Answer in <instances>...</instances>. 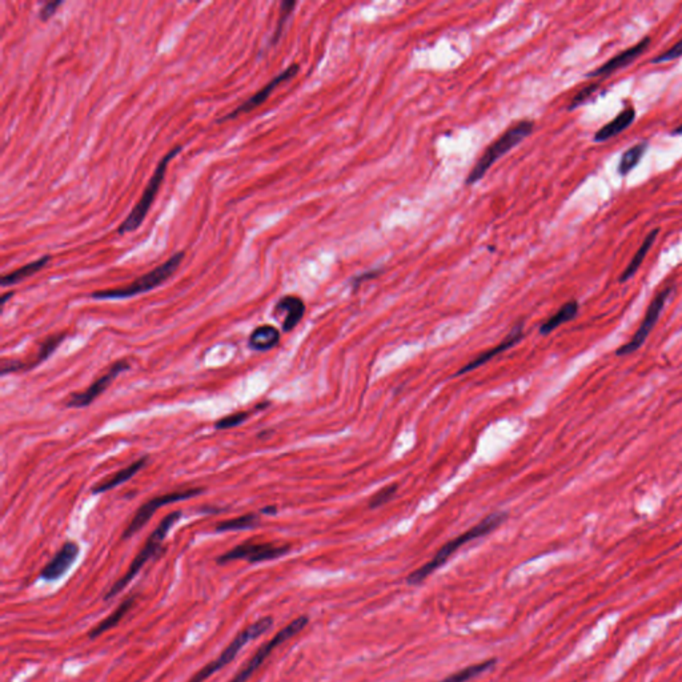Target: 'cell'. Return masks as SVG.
<instances>
[{"instance_id": "obj_1", "label": "cell", "mask_w": 682, "mask_h": 682, "mask_svg": "<svg viewBox=\"0 0 682 682\" xmlns=\"http://www.w3.org/2000/svg\"><path fill=\"white\" fill-rule=\"evenodd\" d=\"M507 516L508 515L504 513V512H495V513L486 516V519H483L478 524H476L469 531L464 532L463 534H460L456 539L451 540L449 543L441 546L439 552L435 555V557L430 561L424 564L423 567L416 569L415 572H412L406 577V582L409 585H420L429 576H432L437 569L442 567L461 546L474 541V540H477L480 537H484L486 534L493 532L495 529H498V527L507 520Z\"/></svg>"}, {"instance_id": "obj_2", "label": "cell", "mask_w": 682, "mask_h": 682, "mask_svg": "<svg viewBox=\"0 0 682 682\" xmlns=\"http://www.w3.org/2000/svg\"><path fill=\"white\" fill-rule=\"evenodd\" d=\"M534 131V122L524 119L515 123L498 136L489 147H486L484 153L480 156L478 162L476 163L469 175L466 176L465 184L474 185L480 182L489 168L498 162L501 156L508 153L509 151L519 146L528 136H531Z\"/></svg>"}, {"instance_id": "obj_3", "label": "cell", "mask_w": 682, "mask_h": 682, "mask_svg": "<svg viewBox=\"0 0 682 682\" xmlns=\"http://www.w3.org/2000/svg\"><path fill=\"white\" fill-rule=\"evenodd\" d=\"M183 259H184V252H177L174 256H171L165 263H163L162 266H156L155 269L136 278L126 287L96 290L91 295V298L96 300H122V299H129L141 293H146L162 286L164 281L171 278L182 264Z\"/></svg>"}, {"instance_id": "obj_4", "label": "cell", "mask_w": 682, "mask_h": 682, "mask_svg": "<svg viewBox=\"0 0 682 682\" xmlns=\"http://www.w3.org/2000/svg\"><path fill=\"white\" fill-rule=\"evenodd\" d=\"M180 517H182V512H180V510H176V512H172V513L167 515V516L163 519L162 522L158 525V528H156L153 532L151 533L148 540L146 541L144 546L141 548V551H140L139 553L136 555V557L134 558V561L131 563V565L128 568L126 575L120 578V580H117L115 584H114V587L110 589V592L105 593V601L112 600L120 592L126 589L128 584H129L134 578L136 577V575L141 570V568L144 567L152 557L159 555L160 551H162L163 543H164L167 534L171 531V528L174 527L175 524L180 520Z\"/></svg>"}, {"instance_id": "obj_5", "label": "cell", "mask_w": 682, "mask_h": 682, "mask_svg": "<svg viewBox=\"0 0 682 682\" xmlns=\"http://www.w3.org/2000/svg\"><path fill=\"white\" fill-rule=\"evenodd\" d=\"M272 625H274L272 617H263L254 624L247 626L237 636L232 640L231 644L225 647L216 659L211 661L204 668H201L188 682L206 681L212 674H215L216 671L223 669L224 666H227L231 661H233L245 644H248L252 640H256L257 637L263 636L266 630H269L272 628Z\"/></svg>"}, {"instance_id": "obj_6", "label": "cell", "mask_w": 682, "mask_h": 682, "mask_svg": "<svg viewBox=\"0 0 682 682\" xmlns=\"http://www.w3.org/2000/svg\"><path fill=\"white\" fill-rule=\"evenodd\" d=\"M182 151V147L177 146L175 147L174 150L170 151L164 158H163L160 163L158 164L155 172L152 175L151 177L150 183L146 187L143 195L140 197L139 201L136 203V206L134 207V209L131 211V213L128 215L126 220L120 224V227L117 228V233L119 235H126V233H129V232H134L135 230H138L141 223L146 219L148 211H150L151 206L155 200V197L158 195V191L160 188V185L163 183V179H164V175H165V171H167V167L170 162L174 159L175 156Z\"/></svg>"}, {"instance_id": "obj_7", "label": "cell", "mask_w": 682, "mask_h": 682, "mask_svg": "<svg viewBox=\"0 0 682 682\" xmlns=\"http://www.w3.org/2000/svg\"><path fill=\"white\" fill-rule=\"evenodd\" d=\"M308 623H310L308 616H300V617H298L296 620H293L292 623H289L286 628H283V629L278 632V635H275L268 642L263 644L261 647H259V649L256 650V653L252 656V659H249V661L244 665L243 668L235 674V677L231 678L228 682L248 681V680L254 676V673H256V671L264 664V661L271 656V653H272L276 647H280L281 644H284L286 641L290 640L292 637L299 635L301 630L308 625Z\"/></svg>"}, {"instance_id": "obj_8", "label": "cell", "mask_w": 682, "mask_h": 682, "mask_svg": "<svg viewBox=\"0 0 682 682\" xmlns=\"http://www.w3.org/2000/svg\"><path fill=\"white\" fill-rule=\"evenodd\" d=\"M673 289H674L673 287H666V288L661 289L659 293L653 298V300L649 304L647 313H645L642 322L640 324V327L637 328V331L635 332L633 337H632L628 343H625V344H623L621 347L616 351V355H617V356L624 358V356H628V355H632V353H635L636 351H638L640 348L644 346V343L647 341V337L650 335V332L653 331V328L656 327V324L659 323V316H661V313H662L665 305H666V301L669 300Z\"/></svg>"}, {"instance_id": "obj_9", "label": "cell", "mask_w": 682, "mask_h": 682, "mask_svg": "<svg viewBox=\"0 0 682 682\" xmlns=\"http://www.w3.org/2000/svg\"><path fill=\"white\" fill-rule=\"evenodd\" d=\"M201 492H204V489H201V488H191V489H183V490H175V492H170V493H164V495L156 496V498H151L148 501H146V502L136 510L135 516L132 517V520L128 524L126 531L123 533V539H124V540L131 539L135 533H138L140 529H143V527L151 520V517L155 515V512H156L158 509L163 508V507H165V505H170V504H174V502H177V501H183V500H188V498H196Z\"/></svg>"}, {"instance_id": "obj_10", "label": "cell", "mask_w": 682, "mask_h": 682, "mask_svg": "<svg viewBox=\"0 0 682 682\" xmlns=\"http://www.w3.org/2000/svg\"><path fill=\"white\" fill-rule=\"evenodd\" d=\"M290 551L288 545H276L272 543H254V541H245L240 543L231 551L223 553L216 558V563L223 565L236 560H245L251 564L256 563H263V561H271L276 560L283 555H287Z\"/></svg>"}, {"instance_id": "obj_11", "label": "cell", "mask_w": 682, "mask_h": 682, "mask_svg": "<svg viewBox=\"0 0 682 682\" xmlns=\"http://www.w3.org/2000/svg\"><path fill=\"white\" fill-rule=\"evenodd\" d=\"M129 367H131V364L127 359L116 361L107 370L105 373H103L99 379H96L87 389L71 394L66 405L69 408H86V406L93 404V401L100 394H105V391L110 388V385L115 382L117 376L120 373L129 370Z\"/></svg>"}, {"instance_id": "obj_12", "label": "cell", "mask_w": 682, "mask_h": 682, "mask_svg": "<svg viewBox=\"0 0 682 682\" xmlns=\"http://www.w3.org/2000/svg\"><path fill=\"white\" fill-rule=\"evenodd\" d=\"M299 71H300V66H299V64H296V63L290 64L288 69H286L283 72H280L278 76H275V78L269 81L266 86H264L259 93H254V96H251L247 102H244L243 105L236 107L232 112H230L228 115L223 116L218 122L221 123V122H227V120L236 119L237 116L242 115V114H247V112L252 111L254 108H257L259 105H263L266 99L269 98V95L275 91V88H276L278 86H280V84L284 83V81L292 79L293 76H296Z\"/></svg>"}, {"instance_id": "obj_13", "label": "cell", "mask_w": 682, "mask_h": 682, "mask_svg": "<svg viewBox=\"0 0 682 682\" xmlns=\"http://www.w3.org/2000/svg\"><path fill=\"white\" fill-rule=\"evenodd\" d=\"M67 337L66 334H55V335L48 336L46 340L37 348L35 356L30 361H22V360H3L1 363V375L6 376L8 373H16V372H24V370H34L39 364L46 361L57 349L60 343Z\"/></svg>"}, {"instance_id": "obj_14", "label": "cell", "mask_w": 682, "mask_h": 682, "mask_svg": "<svg viewBox=\"0 0 682 682\" xmlns=\"http://www.w3.org/2000/svg\"><path fill=\"white\" fill-rule=\"evenodd\" d=\"M652 43L650 36L642 37L635 46L629 47L616 57L605 61L602 66L596 70L590 71L587 74V78H600V76H611L616 71L623 70L625 67L630 66L635 60L644 55L649 46Z\"/></svg>"}, {"instance_id": "obj_15", "label": "cell", "mask_w": 682, "mask_h": 682, "mask_svg": "<svg viewBox=\"0 0 682 682\" xmlns=\"http://www.w3.org/2000/svg\"><path fill=\"white\" fill-rule=\"evenodd\" d=\"M79 555V545L74 541L64 543L54 558L42 569L40 577L46 581H57L63 577Z\"/></svg>"}, {"instance_id": "obj_16", "label": "cell", "mask_w": 682, "mask_h": 682, "mask_svg": "<svg viewBox=\"0 0 682 682\" xmlns=\"http://www.w3.org/2000/svg\"><path fill=\"white\" fill-rule=\"evenodd\" d=\"M522 329H524L522 324L520 323L517 324V325H515V328H513V329L509 332L508 335H507V337H505V339H504V340H502L500 344H498L496 347L488 349V351H486V352H483L481 355L476 356V358H474L471 363H468L465 367H463L461 370L457 372V376H459V375H464V373H468V372H471V370L480 368L481 365H484V364L488 363V361H490V360L493 359V358H496V356H498L500 353H502V352L508 351V349H510V348L515 347L516 344H519L521 340H522V337H524V332H522Z\"/></svg>"}, {"instance_id": "obj_17", "label": "cell", "mask_w": 682, "mask_h": 682, "mask_svg": "<svg viewBox=\"0 0 682 682\" xmlns=\"http://www.w3.org/2000/svg\"><path fill=\"white\" fill-rule=\"evenodd\" d=\"M304 313H305L304 301L301 300L300 298L293 296V295L281 298L276 302L275 310H274L275 317H278L281 314L284 316L283 317V331L284 332H290L292 329H295L296 325L300 323L301 319L304 317Z\"/></svg>"}, {"instance_id": "obj_18", "label": "cell", "mask_w": 682, "mask_h": 682, "mask_svg": "<svg viewBox=\"0 0 682 682\" xmlns=\"http://www.w3.org/2000/svg\"><path fill=\"white\" fill-rule=\"evenodd\" d=\"M636 120V110L633 107H626L618 115L616 116L609 123L604 124L593 136V141L604 143L613 139L618 134L624 132L625 129L630 127Z\"/></svg>"}, {"instance_id": "obj_19", "label": "cell", "mask_w": 682, "mask_h": 682, "mask_svg": "<svg viewBox=\"0 0 682 682\" xmlns=\"http://www.w3.org/2000/svg\"><path fill=\"white\" fill-rule=\"evenodd\" d=\"M148 463V457L144 456L141 457L139 460L134 461L132 464H129L126 468L120 469L119 472L112 474L111 477L105 478L103 481L98 483L96 486L93 488V495H100V493H105V492H108L111 489H114L116 486H122L128 480H131L135 474L140 472L146 465Z\"/></svg>"}, {"instance_id": "obj_20", "label": "cell", "mask_w": 682, "mask_h": 682, "mask_svg": "<svg viewBox=\"0 0 682 682\" xmlns=\"http://www.w3.org/2000/svg\"><path fill=\"white\" fill-rule=\"evenodd\" d=\"M280 341V332L276 327L264 324L257 328H254L252 334L248 339V346L254 351H269L272 348L276 347Z\"/></svg>"}, {"instance_id": "obj_21", "label": "cell", "mask_w": 682, "mask_h": 682, "mask_svg": "<svg viewBox=\"0 0 682 682\" xmlns=\"http://www.w3.org/2000/svg\"><path fill=\"white\" fill-rule=\"evenodd\" d=\"M659 233V228H656V230H653V231L647 233L645 240L640 245V248L637 249L636 254H635V256L632 257V260L629 261V264L625 268L624 272L621 274V276L618 278L620 283H626L628 280H630V278L636 275L637 271L640 269V266H642V263H644V260H645V257H647V252L650 251L652 245L656 242Z\"/></svg>"}, {"instance_id": "obj_22", "label": "cell", "mask_w": 682, "mask_h": 682, "mask_svg": "<svg viewBox=\"0 0 682 682\" xmlns=\"http://www.w3.org/2000/svg\"><path fill=\"white\" fill-rule=\"evenodd\" d=\"M578 310H580L578 301H568L553 316H551L546 322H543V323L541 324V327H540V334L543 336L552 334L555 329H557L558 327H561L563 324L573 320V319L577 316Z\"/></svg>"}, {"instance_id": "obj_23", "label": "cell", "mask_w": 682, "mask_h": 682, "mask_svg": "<svg viewBox=\"0 0 682 682\" xmlns=\"http://www.w3.org/2000/svg\"><path fill=\"white\" fill-rule=\"evenodd\" d=\"M135 601H136L135 597H128V599H126L107 618H105L102 623H99V624L93 628V630L88 633V638H90V640H95V638L102 636L103 633L108 632L110 629H112L114 626L119 624V623L122 621V618L131 611V608H132V605H134V602Z\"/></svg>"}, {"instance_id": "obj_24", "label": "cell", "mask_w": 682, "mask_h": 682, "mask_svg": "<svg viewBox=\"0 0 682 682\" xmlns=\"http://www.w3.org/2000/svg\"><path fill=\"white\" fill-rule=\"evenodd\" d=\"M647 148H649V141L644 140V141H640V143H637L635 146H632L630 148L625 151L624 153L621 155V159H620L618 167H617L618 174L621 176L630 174L642 160V158L647 153Z\"/></svg>"}, {"instance_id": "obj_25", "label": "cell", "mask_w": 682, "mask_h": 682, "mask_svg": "<svg viewBox=\"0 0 682 682\" xmlns=\"http://www.w3.org/2000/svg\"><path fill=\"white\" fill-rule=\"evenodd\" d=\"M51 261V256H43L40 259H37L33 263H28L25 266H20L19 269L13 271L11 274L8 275H4L1 278V286L3 287H8V286H13V284H18L20 281H23L25 278H31L33 275L37 274L39 271H42L45 266Z\"/></svg>"}, {"instance_id": "obj_26", "label": "cell", "mask_w": 682, "mask_h": 682, "mask_svg": "<svg viewBox=\"0 0 682 682\" xmlns=\"http://www.w3.org/2000/svg\"><path fill=\"white\" fill-rule=\"evenodd\" d=\"M496 659H486V661H481L478 664H474V665H469L466 668H464L461 671H456L453 673L451 676L445 677L444 680H441L439 682H466L469 680H472L474 677L486 673V671L492 669L495 665H496Z\"/></svg>"}, {"instance_id": "obj_27", "label": "cell", "mask_w": 682, "mask_h": 682, "mask_svg": "<svg viewBox=\"0 0 682 682\" xmlns=\"http://www.w3.org/2000/svg\"><path fill=\"white\" fill-rule=\"evenodd\" d=\"M260 524V517L256 513H248L240 516L237 519L231 520L220 521L216 524L215 531L216 532H233V531H247V529H254Z\"/></svg>"}, {"instance_id": "obj_28", "label": "cell", "mask_w": 682, "mask_h": 682, "mask_svg": "<svg viewBox=\"0 0 682 682\" xmlns=\"http://www.w3.org/2000/svg\"><path fill=\"white\" fill-rule=\"evenodd\" d=\"M397 489H399L397 484L384 486V488H382L380 490H377V492L370 498L368 507H370V509L380 508L384 504H387L389 500L394 498L396 492H397Z\"/></svg>"}, {"instance_id": "obj_29", "label": "cell", "mask_w": 682, "mask_h": 682, "mask_svg": "<svg viewBox=\"0 0 682 682\" xmlns=\"http://www.w3.org/2000/svg\"><path fill=\"white\" fill-rule=\"evenodd\" d=\"M296 1H283L281 3V8H280V16H278V27L275 30V34H274V39H272V43L276 45L280 39V36L283 34V30H284V25L287 23L289 16L292 11L295 10L296 7Z\"/></svg>"}, {"instance_id": "obj_30", "label": "cell", "mask_w": 682, "mask_h": 682, "mask_svg": "<svg viewBox=\"0 0 682 682\" xmlns=\"http://www.w3.org/2000/svg\"><path fill=\"white\" fill-rule=\"evenodd\" d=\"M600 90V86L596 83V84H590V86H587L584 88H581L576 95L575 98L572 99L570 105L568 107V111H575L576 108H578L580 105H585L587 102H589L592 99V96L594 93H597Z\"/></svg>"}, {"instance_id": "obj_31", "label": "cell", "mask_w": 682, "mask_h": 682, "mask_svg": "<svg viewBox=\"0 0 682 682\" xmlns=\"http://www.w3.org/2000/svg\"><path fill=\"white\" fill-rule=\"evenodd\" d=\"M251 416V412H236L228 416L223 417L215 423L216 429H230L242 425Z\"/></svg>"}, {"instance_id": "obj_32", "label": "cell", "mask_w": 682, "mask_h": 682, "mask_svg": "<svg viewBox=\"0 0 682 682\" xmlns=\"http://www.w3.org/2000/svg\"><path fill=\"white\" fill-rule=\"evenodd\" d=\"M682 57V39L678 40L674 46H671V48H668L666 51H664L662 54L657 55L656 58L652 59V63L653 64H661V63H666V61H671V60H676V59L681 58Z\"/></svg>"}, {"instance_id": "obj_33", "label": "cell", "mask_w": 682, "mask_h": 682, "mask_svg": "<svg viewBox=\"0 0 682 682\" xmlns=\"http://www.w3.org/2000/svg\"><path fill=\"white\" fill-rule=\"evenodd\" d=\"M63 4L61 0H57V1H48L45 4V7L40 10V20L43 22H47L49 18H52L55 15V12L58 10V7H60Z\"/></svg>"}, {"instance_id": "obj_34", "label": "cell", "mask_w": 682, "mask_h": 682, "mask_svg": "<svg viewBox=\"0 0 682 682\" xmlns=\"http://www.w3.org/2000/svg\"><path fill=\"white\" fill-rule=\"evenodd\" d=\"M382 269H373V271L364 272V274H361V275H359V276L353 278V280H352V286H353V288H358L363 281H367V280H372V278H376L377 276H380V275H382Z\"/></svg>"}, {"instance_id": "obj_35", "label": "cell", "mask_w": 682, "mask_h": 682, "mask_svg": "<svg viewBox=\"0 0 682 682\" xmlns=\"http://www.w3.org/2000/svg\"><path fill=\"white\" fill-rule=\"evenodd\" d=\"M278 512L276 507H266V508L261 509V513L264 515H275Z\"/></svg>"}, {"instance_id": "obj_36", "label": "cell", "mask_w": 682, "mask_h": 682, "mask_svg": "<svg viewBox=\"0 0 682 682\" xmlns=\"http://www.w3.org/2000/svg\"><path fill=\"white\" fill-rule=\"evenodd\" d=\"M671 135H673V136H678V135H682V124H680V126H677V127L674 128V129L671 131Z\"/></svg>"}, {"instance_id": "obj_37", "label": "cell", "mask_w": 682, "mask_h": 682, "mask_svg": "<svg viewBox=\"0 0 682 682\" xmlns=\"http://www.w3.org/2000/svg\"><path fill=\"white\" fill-rule=\"evenodd\" d=\"M12 295H13V292H8V293L3 295V296H1V305H4L6 301L8 300V298H11Z\"/></svg>"}]
</instances>
